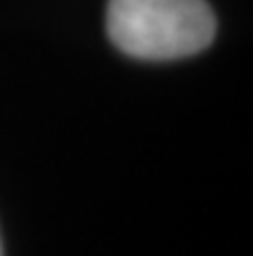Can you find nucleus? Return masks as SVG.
Segmentation results:
<instances>
[{
	"label": "nucleus",
	"mask_w": 253,
	"mask_h": 256,
	"mask_svg": "<svg viewBox=\"0 0 253 256\" xmlns=\"http://www.w3.org/2000/svg\"><path fill=\"white\" fill-rule=\"evenodd\" d=\"M0 256H3V240H0Z\"/></svg>",
	"instance_id": "f03ea898"
},
{
	"label": "nucleus",
	"mask_w": 253,
	"mask_h": 256,
	"mask_svg": "<svg viewBox=\"0 0 253 256\" xmlns=\"http://www.w3.org/2000/svg\"><path fill=\"white\" fill-rule=\"evenodd\" d=\"M106 32L119 52L166 62L210 47L217 18L207 0H109Z\"/></svg>",
	"instance_id": "f257e3e1"
}]
</instances>
